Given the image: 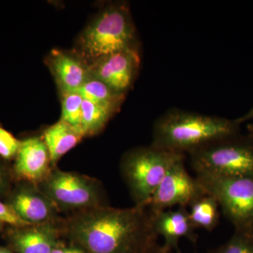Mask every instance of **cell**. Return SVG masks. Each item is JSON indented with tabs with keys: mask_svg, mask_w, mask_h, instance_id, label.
<instances>
[{
	"mask_svg": "<svg viewBox=\"0 0 253 253\" xmlns=\"http://www.w3.org/2000/svg\"><path fill=\"white\" fill-rule=\"evenodd\" d=\"M68 230L90 253H145L158 239L146 206L85 210L71 219Z\"/></svg>",
	"mask_w": 253,
	"mask_h": 253,
	"instance_id": "1",
	"label": "cell"
},
{
	"mask_svg": "<svg viewBox=\"0 0 253 253\" xmlns=\"http://www.w3.org/2000/svg\"><path fill=\"white\" fill-rule=\"evenodd\" d=\"M240 125L234 121L184 110H168L155 121L151 146L189 154L212 141L236 135Z\"/></svg>",
	"mask_w": 253,
	"mask_h": 253,
	"instance_id": "2",
	"label": "cell"
},
{
	"mask_svg": "<svg viewBox=\"0 0 253 253\" xmlns=\"http://www.w3.org/2000/svg\"><path fill=\"white\" fill-rule=\"evenodd\" d=\"M76 44L75 50L89 64L119 51L139 50L128 3L116 1L105 6L80 34Z\"/></svg>",
	"mask_w": 253,
	"mask_h": 253,
	"instance_id": "3",
	"label": "cell"
},
{
	"mask_svg": "<svg viewBox=\"0 0 253 253\" xmlns=\"http://www.w3.org/2000/svg\"><path fill=\"white\" fill-rule=\"evenodd\" d=\"M185 154L149 146L128 151L121 163L123 178L135 206H146L168 171Z\"/></svg>",
	"mask_w": 253,
	"mask_h": 253,
	"instance_id": "4",
	"label": "cell"
},
{
	"mask_svg": "<svg viewBox=\"0 0 253 253\" xmlns=\"http://www.w3.org/2000/svg\"><path fill=\"white\" fill-rule=\"evenodd\" d=\"M189 155L196 175L253 176V136L250 134L212 141Z\"/></svg>",
	"mask_w": 253,
	"mask_h": 253,
	"instance_id": "5",
	"label": "cell"
},
{
	"mask_svg": "<svg viewBox=\"0 0 253 253\" xmlns=\"http://www.w3.org/2000/svg\"><path fill=\"white\" fill-rule=\"evenodd\" d=\"M196 177L206 192L216 198L236 231L253 232V176L198 174Z\"/></svg>",
	"mask_w": 253,
	"mask_h": 253,
	"instance_id": "6",
	"label": "cell"
},
{
	"mask_svg": "<svg viewBox=\"0 0 253 253\" xmlns=\"http://www.w3.org/2000/svg\"><path fill=\"white\" fill-rule=\"evenodd\" d=\"M40 189L58 209L85 211L101 206L99 184L77 173L51 171Z\"/></svg>",
	"mask_w": 253,
	"mask_h": 253,
	"instance_id": "7",
	"label": "cell"
},
{
	"mask_svg": "<svg viewBox=\"0 0 253 253\" xmlns=\"http://www.w3.org/2000/svg\"><path fill=\"white\" fill-rule=\"evenodd\" d=\"M184 161H178L171 168L155 191L147 206L151 214L174 206L187 208L194 199L206 194L197 178L188 172Z\"/></svg>",
	"mask_w": 253,
	"mask_h": 253,
	"instance_id": "8",
	"label": "cell"
},
{
	"mask_svg": "<svg viewBox=\"0 0 253 253\" xmlns=\"http://www.w3.org/2000/svg\"><path fill=\"white\" fill-rule=\"evenodd\" d=\"M140 63L139 50H126L89 63V71L91 78L99 80L116 92L126 96L135 81Z\"/></svg>",
	"mask_w": 253,
	"mask_h": 253,
	"instance_id": "9",
	"label": "cell"
},
{
	"mask_svg": "<svg viewBox=\"0 0 253 253\" xmlns=\"http://www.w3.org/2000/svg\"><path fill=\"white\" fill-rule=\"evenodd\" d=\"M45 62L61 94L77 92L91 78L89 63L75 49H52Z\"/></svg>",
	"mask_w": 253,
	"mask_h": 253,
	"instance_id": "10",
	"label": "cell"
},
{
	"mask_svg": "<svg viewBox=\"0 0 253 253\" xmlns=\"http://www.w3.org/2000/svg\"><path fill=\"white\" fill-rule=\"evenodd\" d=\"M152 214L153 227L156 235L164 239L162 245L168 251H177L181 239H187L193 243L197 241L196 229L190 219L187 208L166 210Z\"/></svg>",
	"mask_w": 253,
	"mask_h": 253,
	"instance_id": "11",
	"label": "cell"
},
{
	"mask_svg": "<svg viewBox=\"0 0 253 253\" xmlns=\"http://www.w3.org/2000/svg\"><path fill=\"white\" fill-rule=\"evenodd\" d=\"M51 158L42 138L32 137L22 141L16 156L15 171L21 179L40 184L51 172Z\"/></svg>",
	"mask_w": 253,
	"mask_h": 253,
	"instance_id": "12",
	"label": "cell"
},
{
	"mask_svg": "<svg viewBox=\"0 0 253 253\" xmlns=\"http://www.w3.org/2000/svg\"><path fill=\"white\" fill-rule=\"evenodd\" d=\"M28 225L51 223L58 208L39 188L24 187L13 196L9 205Z\"/></svg>",
	"mask_w": 253,
	"mask_h": 253,
	"instance_id": "13",
	"label": "cell"
},
{
	"mask_svg": "<svg viewBox=\"0 0 253 253\" xmlns=\"http://www.w3.org/2000/svg\"><path fill=\"white\" fill-rule=\"evenodd\" d=\"M58 229L52 223L22 226L13 234L19 253H51L57 247Z\"/></svg>",
	"mask_w": 253,
	"mask_h": 253,
	"instance_id": "14",
	"label": "cell"
},
{
	"mask_svg": "<svg viewBox=\"0 0 253 253\" xmlns=\"http://www.w3.org/2000/svg\"><path fill=\"white\" fill-rule=\"evenodd\" d=\"M84 137L83 133L60 119L46 128L42 139L49 151L51 163L56 164L60 158L73 149Z\"/></svg>",
	"mask_w": 253,
	"mask_h": 253,
	"instance_id": "15",
	"label": "cell"
},
{
	"mask_svg": "<svg viewBox=\"0 0 253 253\" xmlns=\"http://www.w3.org/2000/svg\"><path fill=\"white\" fill-rule=\"evenodd\" d=\"M188 207L190 219L195 229L211 231L219 224V205L212 195L206 192L194 199Z\"/></svg>",
	"mask_w": 253,
	"mask_h": 253,
	"instance_id": "16",
	"label": "cell"
},
{
	"mask_svg": "<svg viewBox=\"0 0 253 253\" xmlns=\"http://www.w3.org/2000/svg\"><path fill=\"white\" fill-rule=\"evenodd\" d=\"M83 99L104 106L115 113L121 108L126 96L118 94L99 80L90 78L77 91Z\"/></svg>",
	"mask_w": 253,
	"mask_h": 253,
	"instance_id": "17",
	"label": "cell"
},
{
	"mask_svg": "<svg viewBox=\"0 0 253 253\" xmlns=\"http://www.w3.org/2000/svg\"><path fill=\"white\" fill-rule=\"evenodd\" d=\"M115 114L104 106L83 100L82 109L81 130L84 136L98 134Z\"/></svg>",
	"mask_w": 253,
	"mask_h": 253,
	"instance_id": "18",
	"label": "cell"
},
{
	"mask_svg": "<svg viewBox=\"0 0 253 253\" xmlns=\"http://www.w3.org/2000/svg\"><path fill=\"white\" fill-rule=\"evenodd\" d=\"M61 120L71 125L82 132V109L84 99L78 92L61 94Z\"/></svg>",
	"mask_w": 253,
	"mask_h": 253,
	"instance_id": "19",
	"label": "cell"
},
{
	"mask_svg": "<svg viewBox=\"0 0 253 253\" xmlns=\"http://www.w3.org/2000/svg\"><path fill=\"white\" fill-rule=\"evenodd\" d=\"M208 253H253V232L236 231L227 242Z\"/></svg>",
	"mask_w": 253,
	"mask_h": 253,
	"instance_id": "20",
	"label": "cell"
},
{
	"mask_svg": "<svg viewBox=\"0 0 253 253\" xmlns=\"http://www.w3.org/2000/svg\"><path fill=\"white\" fill-rule=\"evenodd\" d=\"M22 141L0 126V157L10 160L16 158Z\"/></svg>",
	"mask_w": 253,
	"mask_h": 253,
	"instance_id": "21",
	"label": "cell"
},
{
	"mask_svg": "<svg viewBox=\"0 0 253 253\" xmlns=\"http://www.w3.org/2000/svg\"><path fill=\"white\" fill-rule=\"evenodd\" d=\"M0 222L7 223L18 227L31 226L28 225L27 223L21 219L9 205L3 204L1 201H0Z\"/></svg>",
	"mask_w": 253,
	"mask_h": 253,
	"instance_id": "22",
	"label": "cell"
},
{
	"mask_svg": "<svg viewBox=\"0 0 253 253\" xmlns=\"http://www.w3.org/2000/svg\"><path fill=\"white\" fill-rule=\"evenodd\" d=\"M51 253H85L81 249L75 248L56 247Z\"/></svg>",
	"mask_w": 253,
	"mask_h": 253,
	"instance_id": "23",
	"label": "cell"
},
{
	"mask_svg": "<svg viewBox=\"0 0 253 253\" xmlns=\"http://www.w3.org/2000/svg\"><path fill=\"white\" fill-rule=\"evenodd\" d=\"M253 120V108L250 110L249 112L244 114V116H241L237 119L235 120L236 123L241 126L242 123L248 122V121H252Z\"/></svg>",
	"mask_w": 253,
	"mask_h": 253,
	"instance_id": "24",
	"label": "cell"
},
{
	"mask_svg": "<svg viewBox=\"0 0 253 253\" xmlns=\"http://www.w3.org/2000/svg\"><path fill=\"white\" fill-rule=\"evenodd\" d=\"M145 253H173L172 251H168L163 246L158 244H155L151 249Z\"/></svg>",
	"mask_w": 253,
	"mask_h": 253,
	"instance_id": "25",
	"label": "cell"
},
{
	"mask_svg": "<svg viewBox=\"0 0 253 253\" xmlns=\"http://www.w3.org/2000/svg\"><path fill=\"white\" fill-rule=\"evenodd\" d=\"M6 186V177L4 171L0 168V193L4 191Z\"/></svg>",
	"mask_w": 253,
	"mask_h": 253,
	"instance_id": "26",
	"label": "cell"
},
{
	"mask_svg": "<svg viewBox=\"0 0 253 253\" xmlns=\"http://www.w3.org/2000/svg\"><path fill=\"white\" fill-rule=\"evenodd\" d=\"M246 128H247V130L248 132H249V134L253 136V123H249V124H248L247 126H246Z\"/></svg>",
	"mask_w": 253,
	"mask_h": 253,
	"instance_id": "27",
	"label": "cell"
},
{
	"mask_svg": "<svg viewBox=\"0 0 253 253\" xmlns=\"http://www.w3.org/2000/svg\"><path fill=\"white\" fill-rule=\"evenodd\" d=\"M0 253H11L8 251L7 249H4V248L0 247Z\"/></svg>",
	"mask_w": 253,
	"mask_h": 253,
	"instance_id": "28",
	"label": "cell"
},
{
	"mask_svg": "<svg viewBox=\"0 0 253 253\" xmlns=\"http://www.w3.org/2000/svg\"><path fill=\"white\" fill-rule=\"evenodd\" d=\"M1 222H0V230H1Z\"/></svg>",
	"mask_w": 253,
	"mask_h": 253,
	"instance_id": "29",
	"label": "cell"
}]
</instances>
